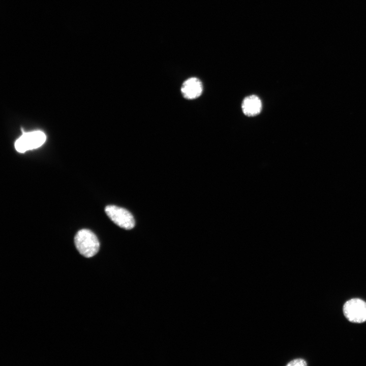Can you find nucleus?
<instances>
[{
    "instance_id": "f257e3e1",
    "label": "nucleus",
    "mask_w": 366,
    "mask_h": 366,
    "mask_svg": "<svg viewBox=\"0 0 366 366\" xmlns=\"http://www.w3.org/2000/svg\"><path fill=\"white\" fill-rule=\"evenodd\" d=\"M74 242L80 254L86 258L95 256L100 248L97 237L88 229H83L78 231L75 236Z\"/></svg>"
},
{
    "instance_id": "f03ea898",
    "label": "nucleus",
    "mask_w": 366,
    "mask_h": 366,
    "mask_svg": "<svg viewBox=\"0 0 366 366\" xmlns=\"http://www.w3.org/2000/svg\"><path fill=\"white\" fill-rule=\"evenodd\" d=\"M105 211L110 220L119 227L130 230L135 226V220L126 209L116 205H109L105 207Z\"/></svg>"
},
{
    "instance_id": "7ed1b4c3",
    "label": "nucleus",
    "mask_w": 366,
    "mask_h": 366,
    "mask_svg": "<svg viewBox=\"0 0 366 366\" xmlns=\"http://www.w3.org/2000/svg\"><path fill=\"white\" fill-rule=\"evenodd\" d=\"M343 313L351 322H364L366 321V302L359 298L351 299L345 303Z\"/></svg>"
},
{
    "instance_id": "20e7f679",
    "label": "nucleus",
    "mask_w": 366,
    "mask_h": 366,
    "mask_svg": "<svg viewBox=\"0 0 366 366\" xmlns=\"http://www.w3.org/2000/svg\"><path fill=\"white\" fill-rule=\"evenodd\" d=\"M46 139L45 134L40 131L24 133L16 141L15 147L17 151L24 152L40 147Z\"/></svg>"
},
{
    "instance_id": "39448f33",
    "label": "nucleus",
    "mask_w": 366,
    "mask_h": 366,
    "mask_svg": "<svg viewBox=\"0 0 366 366\" xmlns=\"http://www.w3.org/2000/svg\"><path fill=\"white\" fill-rule=\"evenodd\" d=\"M203 86L201 81L196 77H191L182 83L181 92L185 98L193 100L199 97L202 93Z\"/></svg>"
},
{
    "instance_id": "423d86ee",
    "label": "nucleus",
    "mask_w": 366,
    "mask_h": 366,
    "mask_svg": "<svg viewBox=\"0 0 366 366\" xmlns=\"http://www.w3.org/2000/svg\"><path fill=\"white\" fill-rule=\"evenodd\" d=\"M241 108L243 113L248 116L258 114L262 109L261 100L256 95L246 97L242 101Z\"/></svg>"
},
{
    "instance_id": "0eeeda50",
    "label": "nucleus",
    "mask_w": 366,
    "mask_h": 366,
    "mask_svg": "<svg viewBox=\"0 0 366 366\" xmlns=\"http://www.w3.org/2000/svg\"><path fill=\"white\" fill-rule=\"evenodd\" d=\"M307 363L306 361L300 358L295 359L292 361H291L287 364V366H305L307 365Z\"/></svg>"
}]
</instances>
